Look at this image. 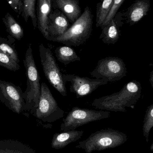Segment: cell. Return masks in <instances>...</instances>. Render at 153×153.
Wrapping results in <instances>:
<instances>
[{
  "instance_id": "obj_1",
  "label": "cell",
  "mask_w": 153,
  "mask_h": 153,
  "mask_svg": "<svg viewBox=\"0 0 153 153\" xmlns=\"http://www.w3.org/2000/svg\"><path fill=\"white\" fill-rule=\"evenodd\" d=\"M142 87L138 81L133 80L123 86L120 91L109 95L96 98L92 106L102 111L126 112V107L134 109L141 96Z\"/></svg>"
},
{
  "instance_id": "obj_2",
  "label": "cell",
  "mask_w": 153,
  "mask_h": 153,
  "mask_svg": "<svg viewBox=\"0 0 153 153\" xmlns=\"http://www.w3.org/2000/svg\"><path fill=\"white\" fill-rule=\"evenodd\" d=\"M26 70L27 88L24 93L25 111L34 113L38 106L41 93L40 76L36 65L31 45L28 46L24 60Z\"/></svg>"
},
{
  "instance_id": "obj_3",
  "label": "cell",
  "mask_w": 153,
  "mask_h": 153,
  "mask_svg": "<svg viewBox=\"0 0 153 153\" xmlns=\"http://www.w3.org/2000/svg\"><path fill=\"white\" fill-rule=\"evenodd\" d=\"M128 137L125 133L111 128L97 131L88 138L79 142L76 148L84 149L86 153L114 148L126 142Z\"/></svg>"
},
{
  "instance_id": "obj_4",
  "label": "cell",
  "mask_w": 153,
  "mask_h": 153,
  "mask_svg": "<svg viewBox=\"0 0 153 153\" xmlns=\"http://www.w3.org/2000/svg\"><path fill=\"white\" fill-rule=\"evenodd\" d=\"M93 19L91 10L88 6H86L78 19L63 35L54 39L53 42L61 43L69 47H77L83 44L91 36Z\"/></svg>"
},
{
  "instance_id": "obj_5",
  "label": "cell",
  "mask_w": 153,
  "mask_h": 153,
  "mask_svg": "<svg viewBox=\"0 0 153 153\" xmlns=\"http://www.w3.org/2000/svg\"><path fill=\"white\" fill-rule=\"evenodd\" d=\"M39 50L41 64L45 77L50 84L62 96H67V89L62 76L63 74L61 72L51 51L43 44L39 45Z\"/></svg>"
},
{
  "instance_id": "obj_6",
  "label": "cell",
  "mask_w": 153,
  "mask_h": 153,
  "mask_svg": "<svg viewBox=\"0 0 153 153\" xmlns=\"http://www.w3.org/2000/svg\"><path fill=\"white\" fill-rule=\"evenodd\" d=\"M110 116L111 113L107 111L74 107L62 120L61 130L63 131L75 130L80 126L92 122L107 119Z\"/></svg>"
},
{
  "instance_id": "obj_7",
  "label": "cell",
  "mask_w": 153,
  "mask_h": 153,
  "mask_svg": "<svg viewBox=\"0 0 153 153\" xmlns=\"http://www.w3.org/2000/svg\"><path fill=\"white\" fill-rule=\"evenodd\" d=\"M65 111L60 108L45 83L41 84V93L38 107L33 114L44 123H53L64 116Z\"/></svg>"
},
{
  "instance_id": "obj_8",
  "label": "cell",
  "mask_w": 153,
  "mask_h": 153,
  "mask_svg": "<svg viewBox=\"0 0 153 153\" xmlns=\"http://www.w3.org/2000/svg\"><path fill=\"white\" fill-rule=\"evenodd\" d=\"M127 73V68L123 60L118 57H109L98 61L90 75L97 79L111 82L121 79Z\"/></svg>"
},
{
  "instance_id": "obj_9",
  "label": "cell",
  "mask_w": 153,
  "mask_h": 153,
  "mask_svg": "<svg viewBox=\"0 0 153 153\" xmlns=\"http://www.w3.org/2000/svg\"><path fill=\"white\" fill-rule=\"evenodd\" d=\"M0 100L15 113L20 114L25 111L24 93L20 87L12 82L0 80Z\"/></svg>"
},
{
  "instance_id": "obj_10",
  "label": "cell",
  "mask_w": 153,
  "mask_h": 153,
  "mask_svg": "<svg viewBox=\"0 0 153 153\" xmlns=\"http://www.w3.org/2000/svg\"><path fill=\"white\" fill-rule=\"evenodd\" d=\"M62 76L65 83H70V92L75 94L77 98L86 96L100 86L108 83L102 79H92L86 77H81L74 74H63Z\"/></svg>"
},
{
  "instance_id": "obj_11",
  "label": "cell",
  "mask_w": 153,
  "mask_h": 153,
  "mask_svg": "<svg viewBox=\"0 0 153 153\" xmlns=\"http://www.w3.org/2000/svg\"><path fill=\"white\" fill-rule=\"evenodd\" d=\"M69 25L68 19L60 10H52L49 16L48 40L53 41L63 35L69 28Z\"/></svg>"
},
{
  "instance_id": "obj_12",
  "label": "cell",
  "mask_w": 153,
  "mask_h": 153,
  "mask_svg": "<svg viewBox=\"0 0 153 153\" xmlns=\"http://www.w3.org/2000/svg\"><path fill=\"white\" fill-rule=\"evenodd\" d=\"M150 8L149 0H137L123 14V16L126 18L127 23L132 26L147 15Z\"/></svg>"
},
{
  "instance_id": "obj_13",
  "label": "cell",
  "mask_w": 153,
  "mask_h": 153,
  "mask_svg": "<svg viewBox=\"0 0 153 153\" xmlns=\"http://www.w3.org/2000/svg\"><path fill=\"white\" fill-rule=\"evenodd\" d=\"M123 15L120 12L118 13L109 25L102 29L100 35V39L104 43L106 44H115L120 37V27L123 25Z\"/></svg>"
},
{
  "instance_id": "obj_14",
  "label": "cell",
  "mask_w": 153,
  "mask_h": 153,
  "mask_svg": "<svg viewBox=\"0 0 153 153\" xmlns=\"http://www.w3.org/2000/svg\"><path fill=\"white\" fill-rule=\"evenodd\" d=\"M52 7L60 10L70 22L75 23L81 16V9L77 0H52Z\"/></svg>"
},
{
  "instance_id": "obj_15",
  "label": "cell",
  "mask_w": 153,
  "mask_h": 153,
  "mask_svg": "<svg viewBox=\"0 0 153 153\" xmlns=\"http://www.w3.org/2000/svg\"><path fill=\"white\" fill-rule=\"evenodd\" d=\"M52 0H38L37 1V18L38 29L44 37L49 40L48 24L51 12Z\"/></svg>"
},
{
  "instance_id": "obj_16",
  "label": "cell",
  "mask_w": 153,
  "mask_h": 153,
  "mask_svg": "<svg viewBox=\"0 0 153 153\" xmlns=\"http://www.w3.org/2000/svg\"><path fill=\"white\" fill-rule=\"evenodd\" d=\"M84 133L83 131L75 130L55 133L51 140V147L53 149H62L70 143L80 139Z\"/></svg>"
},
{
  "instance_id": "obj_17",
  "label": "cell",
  "mask_w": 153,
  "mask_h": 153,
  "mask_svg": "<svg viewBox=\"0 0 153 153\" xmlns=\"http://www.w3.org/2000/svg\"><path fill=\"white\" fill-rule=\"evenodd\" d=\"M0 153H37L28 145L16 140H0Z\"/></svg>"
},
{
  "instance_id": "obj_18",
  "label": "cell",
  "mask_w": 153,
  "mask_h": 153,
  "mask_svg": "<svg viewBox=\"0 0 153 153\" xmlns=\"http://www.w3.org/2000/svg\"><path fill=\"white\" fill-rule=\"evenodd\" d=\"M2 20L10 35L14 39L20 41L24 36V29L15 19L7 13L2 18Z\"/></svg>"
},
{
  "instance_id": "obj_19",
  "label": "cell",
  "mask_w": 153,
  "mask_h": 153,
  "mask_svg": "<svg viewBox=\"0 0 153 153\" xmlns=\"http://www.w3.org/2000/svg\"><path fill=\"white\" fill-rule=\"evenodd\" d=\"M55 56L58 61L65 65L70 63L80 60L74 50L69 46H62L57 47L54 51Z\"/></svg>"
},
{
  "instance_id": "obj_20",
  "label": "cell",
  "mask_w": 153,
  "mask_h": 153,
  "mask_svg": "<svg viewBox=\"0 0 153 153\" xmlns=\"http://www.w3.org/2000/svg\"><path fill=\"white\" fill-rule=\"evenodd\" d=\"M0 52L7 54L10 58L19 63L18 54L15 47V39L8 36L7 38H0Z\"/></svg>"
},
{
  "instance_id": "obj_21",
  "label": "cell",
  "mask_w": 153,
  "mask_h": 153,
  "mask_svg": "<svg viewBox=\"0 0 153 153\" xmlns=\"http://www.w3.org/2000/svg\"><path fill=\"white\" fill-rule=\"evenodd\" d=\"M24 9L21 16L26 22H27L29 18L32 19L34 29H36L38 26L37 15L36 10V0H23Z\"/></svg>"
},
{
  "instance_id": "obj_22",
  "label": "cell",
  "mask_w": 153,
  "mask_h": 153,
  "mask_svg": "<svg viewBox=\"0 0 153 153\" xmlns=\"http://www.w3.org/2000/svg\"><path fill=\"white\" fill-rule=\"evenodd\" d=\"M114 0H105L97 5V27H102L113 4Z\"/></svg>"
},
{
  "instance_id": "obj_23",
  "label": "cell",
  "mask_w": 153,
  "mask_h": 153,
  "mask_svg": "<svg viewBox=\"0 0 153 153\" xmlns=\"http://www.w3.org/2000/svg\"><path fill=\"white\" fill-rule=\"evenodd\" d=\"M153 127V103L149 106L146 112L143 121L142 130L143 136L145 137L146 142L149 140V133Z\"/></svg>"
},
{
  "instance_id": "obj_24",
  "label": "cell",
  "mask_w": 153,
  "mask_h": 153,
  "mask_svg": "<svg viewBox=\"0 0 153 153\" xmlns=\"http://www.w3.org/2000/svg\"><path fill=\"white\" fill-rule=\"evenodd\" d=\"M0 66L13 71H17L20 68L18 62L1 52H0Z\"/></svg>"
},
{
  "instance_id": "obj_25",
  "label": "cell",
  "mask_w": 153,
  "mask_h": 153,
  "mask_svg": "<svg viewBox=\"0 0 153 153\" xmlns=\"http://www.w3.org/2000/svg\"><path fill=\"white\" fill-rule=\"evenodd\" d=\"M125 0H114L113 4L110 9V11L105 19V21L104 22L101 28L102 29L104 27L109 25L112 19L115 18L117 14H118V10L121 7Z\"/></svg>"
},
{
  "instance_id": "obj_26",
  "label": "cell",
  "mask_w": 153,
  "mask_h": 153,
  "mask_svg": "<svg viewBox=\"0 0 153 153\" xmlns=\"http://www.w3.org/2000/svg\"><path fill=\"white\" fill-rule=\"evenodd\" d=\"M8 3L13 10L19 16L22 14L24 9L23 0H12L8 1Z\"/></svg>"
},
{
  "instance_id": "obj_27",
  "label": "cell",
  "mask_w": 153,
  "mask_h": 153,
  "mask_svg": "<svg viewBox=\"0 0 153 153\" xmlns=\"http://www.w3.org/2000/svg\"><path fill=\"white\" fill-rule=\"evenodd\" d=\"M149 81L153 89V71H151L149 74Z\"/></svg>"
},
{
  "instance_id": "obj_28",
  "label": "cell",
  "mask_w": 153,
  "mask_h": 153,
  "mask_svg": "<svg viewBox=\"0 0 153 153\" xmlns=\"http://www.w3.org/2000/svg\"><path fill=\"white\" fill-rule=\"evenodd\" d=\"M149 149H150V150H151V151H153V141L151 146H150V148Z\"/></svg>"
}]
</instances>
